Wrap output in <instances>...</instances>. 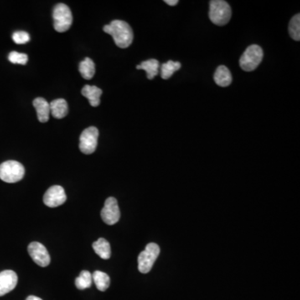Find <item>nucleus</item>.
<instances>
[{"instance_id": "obj_5", "label": "nucleus", "mask_w": 300, "mask_h": 300, "mask_svg": "<svg viewBox=\"0 0 300 300\" xmlns=\"http://www.w3.org/2000/svg\"><path fill=\"white\" fill-rule=\"evenodd\" d=\"M54 28L59 33L69 30L73 23V15L70 8L64 4L59 3L55 6L53 13Z\"/></svg>"}, {"instance_id": "obj_12", "label": "nucleus", "mask_w": 300, "mask_h": 300, "mask_svg": "<svg viewBox=\"0 0 300 300\" xmlns=\"http://www.w3.org/2000/svg\"><path fill=\"white\" fill-rule=\"evenodd\" d=\"M33 105L37 111L38 121L41 123L48 122L50 115V106L47 100L38 97L33 100Z\"/></svg>"}, {"instance_id": "obj_25", "label": "nucleus", "mask_w": 300, "mask_h": 300, "mask_svg": "<svg viewBox=\"0 0 300 300\" xmlns=\"http://www.w3.org/2000/svg\"><path fill=\"white\" fill-rule=\"evenodd\" d=\"M164 3H167L168 5L175 6L178 4V0H165Z\"/></svg>"}, {"instance_id": "obj_1", "label": "nucleus", "mask_w": 300, "mask_h": 300, "mask_svg": "<svg viewBox=\"0 0 300 300\" xmlns=\"http://www.w3.org/2000/svg\"><path fill=\"white\" fill-rule=\"evenodd\" d=\"M105 33L112 36L118 47L126 48L130 47L134 39V33L129 23L122 20H114L104 27Z\"/></svg>"}, {"instance_id": "obj_13", "label": "nucleus", "mask_w": 300, "mask_h": 300, "mask_svg": "<svg viewBox=\"0 0 300 300\" xmlns=\"http://www.w3.org/2000/svg\"><path fill=\"white\" fill-rule=\"evenodd\" d=\"M50 114L55 119H64L69 113L67 101L64 99H57L50 104Z\"/></svg>"}, {"instance_id": "obj_7", "label": "nucleus", "mask_w": 300, "mask_h": 300, "mask_svg": "<svg viewBox=\"0 0 300 300\" xmlns=\"http://www.w3.org/2000/svg\"><path fill=\"white\" fill-rule=\"evenodd\" d=\"M99 139V130L95 127L84 130L79 139V149L82 153L91 154L96 150Z\"/></svg>"}, {"instance_id": "obj_4", "label": "nucleus", "mask_w": 300, "mask_h": 300, "mask_svg": "<svg viewBox=\"0 0 300 300\" xmlns=\"http://www.w3.org/2000/svg\"><path fill=\"white\" fill-rule=\"evenodd\" d=\"M24 173V167L17 161H6L0 164V179L6 183H17L23 178Z\"/></svg>"}, {"instance_id": "obj_17", "label": "nucleus", "mask_w": 300, "mask_h": 300, "mask_svg": "<svg viewBox=\"0 0 300 300\" xmlns=\"http://www.w3.org/2000/svg\"><path fill=\"white\" fill-rule=\"evenodd\" d=\"M137 69H143L146 72L147 78L149 79H153L158 74L159 63L157 59H149L147 61L142 62L140 65L136 66Z\"/></svg>"}, {"instance_id": "obj_8", "label": "nucleus", "mask_w": 300, "mask_h": 300, "mask_svg": "<svg viewBox=\"0 0 300 300\" xmlns=\"http://www.w3.org/2000/svg\"><path fill=\"white\" fill-rule=\"evenodd\" d=\"M101 218L103 221L109 225H114L119 222L120 210L116 198L110 197L106 199L105 207L101 210Z\"/></svg>"}, {"instance_id": "obj_14", "label": "nucleus", "mask_w": 300, "mask_h": 300, "mask_svg": "<svg viewBox=\"0 0 300 300\" xmlns=\"http://www.w3.org/2000/svg\"><path fill=\"white\" fill-rule=\"evenodd\" d=\"M81 93L89 101V104L93 107H97L100 104V97L102 95V89L96 86L85 85L82 89Z\"/></svg>"}, {"instance_id": "obj_6", "label": "nucleus", "mask_w": 300, "mask_h": 300, "mask_svg": "<svg viewBox=\"0 0 300 300\" xmlns=\"http://www.w3.org/2000/svg\"><path fill=\"white\" fill-rule=\"evenodd\" d=\"M160 253V249L158 244L150 243L147 244L145 250L140 253L138 258L139 270L142 274H147L152 270L153 264Z\"/></svg>"}, {"instance_id": "obj_20", "label": "nucleus", "mask_w": 300, "mask_h": 300, "mask_svg": "<svg viewBox=\"0 0 300 300\" xmlns=\"http://www.w3.org/2000/svg\"><path fill=\"white\" fill-rule=\"evenodd\" d=\"M180 68L181 64L179 62H173L172 60H169L167 63H164L161 66V77H162V79H169Z\"/></svg>"}, {"instance_id": "obj_10", "label": "nucleus", "mask_w": 300, "mask_h": 300, "mask_svg": "<svg viewBox=\"0 0 300 300\" xmlns=\"http://www.w3.org/2000/svg\"><path fill=\"white\" fill-rule=\"evenodd\" d=\"M28 252L36 265L46 267L50 264V256L48 250L43 244L38 242H32L28 247Z\"/></svg>"}, {"instance_id": "obj_24", "label": "nucleus", "mask_w": 300, "mask_h": 300, "mask_svg": "<svg viewBox=\"0 0 300 300\" xmlns=\"http://www.w3.org/2000/svg\"><path fill=\"white\" fill-rule=\"evenodd\" d=\"M13 42L17 44H24L30 41V36L25 31H17L12 36Z\"/></svg>"}, {"instance_id": "obj_23", "label": "nucleus", "mask_w": 300, "mask_h": 300, "mask_svg": "<svg viewBox=\"0 0 300 300\" xmlns=\"http://www.w3.org/2000/svg\"><path fill=\"white\" fill-rule=\"evenodd\" d=\"M8 60L12 64H22L25 65L28 61V55L26 54H21L16 51H12L10 54H8Z\"/></svg>"}, {"instance_id": "obj_3", "label": "nucleus", "mask_w": 300, "mask_h": 300, "mask_svg": "<svg viewBox=\"0 0 300 300\" xmlns=\"http://www.w3.org/2000/svg\"><path fill=\"white\" fill-rule=\"evenodd\" d=\"M264 58L262 48L257 44H253L247 48L239 59V65L244 71L251 72L257 69Z\"/></svg>"}, {"instance_id": "obj_15", "label": "nucleus", "mask_w": 300, "mask_h": 300, "mask_svg": "<svg viewBox=\"0 0 300 300\" xmlns=\"http://www.w3.org/2000/svg\"><path fill=\"white\" fill-rule=\"evenodd\" d=\"M214 81L219 86L228 87L231 84L232 75L229 69L224 65L218 67L214 75Z\"/></svg>"}, {"instance_id": "obj_11", "label": "nucleus", "mask_w": 300, "mask_h": 300, "mask_svg": "<svg viewBox=\"0 0 300 300\" xmlns=\"http://www.w3.org/2000/svg\"><path fill=\"white\" fill-rule=\"evenodd\" d=\"M18 284V276L13 270L0 273V297L11 292Z\"/></svg>"}, {"instance_id": "obj_16", "label": "nucleus", "mask_w": 300, "mask_h": 300, "mask_svg": "<svg viewBox=\"0 0 300 300\" xmlns=\"http://www.w3.org/2000/svg\"><path fill=\"white\" fill-rule=\"evenodd\" d=\"M94 252L102 258L103 260H109L111 256V248L110 244L106 239L100 238L93 244Z\"/></svg>"}, {"instance_id": "obj_2", "label": "nucleus", "mask_w": 300, "mask_h": 300, "mask_svg": "<svg viewBox=\"0 0 300 300\" xmlns=\"http://www.w3.org/2000/svg\"><path fill=\"white\" fill-rule=\"evenodd\" d=\"M209 19L212 23L224 26L231 18L232 11L229 3L224 0H212L209 3Z\"/></svg>"}, {"instance_id": "obj_21", "label": "nucleus", "mask_w": 300, "mask_h": 300, "mask_svg": "<svg viewBox=\"0 0 300 300\" xmlns=\"http://www.w3.org/2000/svg\"><path fill=\"white\" fill-rule=\"evenodd\" d=\"M93 278L89 271L84 270L80 273L79 277L75 280V285L77 289L80 290H86L88 288L91 287Z\"/></svg>"}, {"instance_id": "obj_19", "label": "nucleus", "mask_w": 300, "mask_h": 300, "mask_svg": "<svg viewBox=\"0 0 300 300\" xmlns=\"http://www.w3.org/2000/svg\"><path fill=\"white\" fill-rule=\"evenodd\" d=\"M79 72L85 79H91L95 74V64L89 58H85L84 61L79 64Z\"/></svg>"}, {"instance_id": "obj_26", "label": "nucleus", "mask_w": 300, "mask_h": 300, "mask_svg": "<svg viewBox=\"0 0 300 300\" xmlns=\"http://www.w3.org/2000/svg\"><path fill=\"white\" fill-rule=\"evenodd\" d=\"M26 300H42L40 298L36 297V296H33V295H31V296H28Z\"/></svg>"}, {"instance_id": "obj_18", "label": "nucleus", "mask_w": 300, "mask_h": 300, "mask_svg": "<svg viewBox=\"0 0 300 300\" xmlns=\"http://www.w3.org/2000/svg\"><path fill=\"white\" fill-rule=\"evenodd\" d=\"M93 281L96 285L97 289L99 291H106L109 289L110 285V276L102 272V271H95L92 275Z\"/></svg>"}, {"instance_id": "obj_22", "label": "nucleus", "mask_w": 300, "mask_h": 300, "mask_svg": "<svg viewBox=\"0 0 300 300\" xmlns=\"http://www.w3.org/2000/svg\"><path fill=\"white\" fill-rule=\"evenodd\" d=\"M289 33L291 38L295 41L300 40V14L298 13L293 17L289 25Z\"/></svg>"}, {"instance_id": "obj_9", "label": "nucleus", "mask_w": 300, "mask_h": 300, "mask_svg": "<svg viewBox=\"0 0 300 300\" xmlns=\"http://www.w3.org/2000/svg\"><path fill=\"white\" fill-rule=\"evenodd\" d=\"M67 196L62 186H52L43 195V203L50 208L59 207L66 201Z\"/></svg>"}]
</instances>
